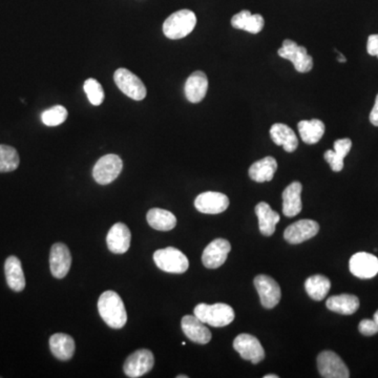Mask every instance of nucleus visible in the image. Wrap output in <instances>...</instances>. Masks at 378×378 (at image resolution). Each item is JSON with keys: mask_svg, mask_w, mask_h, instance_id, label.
Returning <instances> with one entry per match:
<instances>
[{"mask_svg": "<svg viewBox=\"0 0 378 378\" xmlns=\"http://www.w3.org/2000/svg\"><path fill=\"white\" fill-rule=\"evenodd\" d=\"M98 311L106 325L112 329H121L127 321L124 303L117 292L108 290L98 300Z\"/></svg>", "mask_w": 378, "mask_h": 378, "instance_id": "1", "label": "nucleus"}, {"mask_svg": "<svg viewBox=\"0 0 378 378\" xmlns=\"http://www.w3.org/2000/svg\"><path fill=\"white\" fill-rule=\"evenodd\" d=\"M197 24L196 14L191 10H180L171 14L164 24H163V33L167 38L177 41L191 34Z\"/></svg>", "mask_w": 378, "mask_h": 378, "instance_id": "2", "label": "nucleus"}, {"mask_svg": "<svg viewBox=\"0 0 378 378\" xmlns=\"http://www.w3.org/2000/svg\"><path fill=\"white\" fill-rule=\"evenodd\" d=\"M194 312L200 321L217 328L228 326L233 323L235 317L233 307L223 303L214 305L199 304L196 306Z\"/></svg>", "mask_w": 378, "mask_h": 378, "instance_id": "3", "label": "nucleus"}, {"mask_svg": "<svg viewBox=\"0 0 378 378\" xmlns=\"http://www.w3.org/2000/svg\"><path fill=\"white\" fill-rule=\"evenodd\" d=\"M157 267L168 273H184L189 267L187 256L175 247L163 248L154 254Z\"/></svg>", "mask_w": 378, "mask_h": 378, "instance_id": "4", "label": "nucleus"}, {"mask_svg": "<svg viewBox=\"0 0 378 378\" xmlns=\"http://www.w3.org/2000/svg\"><path fill=\"white\" fill-rule=\"evenodd\" d=\"M123 162L120 157L110 154L100 158L93 169V177L98 184L108 185L114 182L120 175Z\"/></svg>", "mask_w": 378, "mask_h": 378, "instance_id": "5", "label": "nucleus"}, {"mask_svg": "<svg viewBox=\"0 0 378 378\" xmlns=\"http://www.w3.org/2000/svg\"><path fill=\"white\" fill-rule=\"evenodd\" d=\"M277 54L279 57L291 61L298 73H308L312 70L313 59L307 52L306 48L300 47L290 39L283 41V47L277 51Z\"/></svg>", "mask_w": 378, "mask_h": 378, "instance_id": "6", "label": "nucleus"}, {"mask_svg": "<svg viewBox=\"0 0 378 378\" xmlns=\"http://www.w3.org/2000/svg\"><path fill=\"white\" fill-rule=\"evenodd\" d=\"M115 83L121 92L127 97L141 101L146 97L145 85L138 78L135 74L127 70V68H118L114 75Z\"/></svg>", "mask_w": 378, "mask_h": 378, "instance_id": "7", "label": "nucleus"}, {"mask_svg": "<svg viewBox=\"0 0 378 378\" xmlns=\"http://www.w3.org/2000/svg\"><path fill=\"white\" fill-rule=\"evenodd\" d=\"M317 368L321 377L348 378L350 377L348 368L340 356L332 351H324L317 357Z\"/></svg>", "mask_w": 378, "mask_h": 378, "instance_id": "8", "label": "nucleus"}, {"mask_svg": "<svg viewBox=\"0 0 378 378\" xmlns=\"http://www.w3.org/2000/svg\"><path fill=\"white\" fill-rule=\"evenodd\" d=\"M154 363V358L152 351L147 349H140L127 357L123 370L129 377H141L152 371Z\"/></svg>", "mask_w": 378, "mask_h": 378, "instance_id": "9", "label": "nucleus"}, {"mask_svg": "<svg viewBox=\"0 0 378 378\" xmlns=\"http://www.w3.org/2000/svg\"><path fill=\"white\" fill-rule=\"evenodd\" d=\"M233 348L245 361L252 363H261L265 358V351L260 340L252 334H240L233 340Z\"/></svg>", "mask_w": 378, "mask_h": 378, "instance_id": "10", "label": "nucleus"}, {"mask_svg": "<svg viewBox=\"0 0 378 378\" xmlns=\"http://www.w3.org/2000/svg\"><path fill=\"white\" fill-rule=\"evenodd\" d=\"M254 287L260 296L261 304L266 309H272L281 300L279 284L268 275H260L254 279Z\"/></svg>", "mask_w": 378, "mask_h": 378, "instance_id": "11", "label": "nucleus"}, {"mask_svg": "<svg viewBox=\"0 0 378 378\" xmlns=\"http://www.w3.org/2000/svg\"><path fill=\"white\" fill-rule=\"evenodd\" d=\"M351 273L361 279H369L378 273V259L368 252H358L350 259Z\"/></svg>", "mask_w": 378, "mask_h": 378, "instance_id": "12", "label": "nucleus"}, {"mask_svg": "<svg viewBox=\"0 0 378 378\" xmlns=\"http://www.w3.org/2000/svg\"><path fill=\"white\" fill-rule=\"evenodd\" d=\"M195 206L198 212L202 214H222L228 208L229 199L224 194L206 191L196 198Z\"/></svg>", "mask_w": 378, "mask_h": 378, "instance_id": "13", "label": "nucleus"}, {"mask_svg": "<svg viewBox=\"0 0 378 378\" xmlns=\"http://www.w3.org/2000/svg\"><path fill=\"white\" fill-rule=\"evenodd\" d=\"M231 250V245L227 240L216 239L204 249L202 262L206 268L217 269L226 262Z\"/></svg>", "mask_w": 378, "mask_h": 378, "instance_id": "14", "label": "nucleus"}, {"mask_svg": "<svg viewBox=\"0 0 378 378\" xmlns=\"http://www.w3.org/2000/svg\"><path fill=\"white\" fill-rule=\"evenodd\" d=\"M319 231V223L312 220H300L286 228L284 231V238L288 243L296 245L312 239Z\"/></svg>", "mask_w": 378, "mask_h": 378, "instance_id": "15", "label": "nucleus"}, {"mask_svg": "<svg viewBox=\"0 0 378 378\" xmlns=\"http://www.w3.org/2000/svg\"><path fill=\"white\" fill-rule=\"evenodd\" d=\"M71 265H72V254L68 246L62 243L54 244L50 254L52 275L56 279H64L70 271Z\"/></svg>", "mask_w": 378, "mask_h": 378, "instance_id": "16", "label": "nucleus"}, {"mask_svg": "<svg viewBox=\"0 0 378 378\" xmlns=\"http://www.w3.org/2000/svg\"><path fill=\"white\" fill-rule=\"evenodd\" d=\"M181 326L184 334L191 342L205 344L212 340V332L196 315H185L182 319Z\"/></svg>", "mask_w": 378, "mask_h": 378, "instance_id": "17", "label": "nucleus"}, {"mask_svg": "<svg viewBox=\"0 0 378 378\" xmlns=\"http://www.w3.org/2000/svg\"><path fill=\"white\" fill-rule=\"evenodd\" d=\"M131 233L129 227L123 223H116L110 229L106 238L108 249L116 254H123L127 252L131 246Z\"/></svg>", "mask_w": 378, "mask_h": 378, "instance_id": "18", "label": "nucleus"}, {"mask_svg": "<svg viewBox=\"0 0 378 378\" xmlns=\"http://www.w3.org/2000/svg\"><path fill=\"white\" fill-rule=\"evenodd\" d=\"M208 89V79L201 71L193 73L186 81L184 92L186 99L191 103H199L205 98Z\"/></svg>", "mask_w": 378, "mask_h": 378, "instance_id": "19", "label": "nucleus"}, {"mask_svg": "<svg viewBox=\"0 0 378 378\" xmlns=\"http://www.w3.org/2000/svg\"><path fill=\"white\" fill-rule=\"evenodd\" d=\"M302 183L296 181L288 185L283 191V214L288 218L298 216L302 212Z\"/></svg>", "mask_w": 378, "mask_h": 378, "instance_id": "20", "label": "nucleus"}, {"mask_svg": "<svg viewBox=\"0 0 378 378\" xmlns=\"http://www.w3.org/2000/svg\"><path fill=\"white\" fill-rule=\"evenodd\" d=\"M5 273L8 285L13 291L20 292L26 288V277L20 259L9 256L6 260Z\"/></svg>", "mask_w": 378, "mask_h": 378, "instance_id": "21", "label": "nucleus"}, {"mask_svg": "<svg viewBox=\"0 0 378 378\" xmlns=\"http://www.w3.org/2000/svg\"><path fill=\"white\" fill-rule=\"evenodd\" d=\"M50 348L56 358L60 361H70L75 354L74 338L64 333H56L50 338Z\"/></svg>", "mask_w": 378, "mask_h": 378, "instance_id": "22", "label": "nucleus"}, {"mask_svg": "<svg viewBox=\"0 0 378 378\" xmlns=\"http://www.w3.org/2000/svg\"><path fill=\"white\" fill-rule=\"evenodd\" d=\"M265 20L260 14H252L247 10H243L235 14L231 20V26L238 30L246 31L252 34H259L264 28Z\"/></svg>", "mask_w": 378, "mask_h": 378, "instance_id": "23", "label": "nucleus"}, {"mask_svg": "<svg viewBox=\"0 0 378 378\" xmlns=\"http://www.w3.org/2000/svg\"><path fill=\"white\" fill-rule=\"evenodd\" d=\"M270 136L272 141L277 145L283 146L287 152H293L298 148V137L288 125L275 123L271 126Z\"/></svg>", "mask_w": 378, "mask_h": 378, "instance_id": "24", "label": "nucleus"}, {"mask_svg": "<svg viewBox=\"0 0 378 378\" xmlns=\"http://www.w3.org/2000/svg\"><path fill=\"white\" fill-rule=\"evenodd\" d=\"M256 215L259 219V228L265 237L275 233V226L279 221V215L271 210L269 204L261 202L256 206Z\"/></svg>", "mask_w": 378, "mask_h": 378, "instance_id": "25", "label": "nucleus"}, {"mask_svg": "<svg viewBox=\"0 0 378 378\" xmlns=\"http://www.w3.org/2000/svg\"><path fill=\"white\" fill-rule=\"evenodd\" d=\"M329 310L342 315H351L356 312L359 308V300L352 294H340L330 296L326 302Z\"/></svg>", "mask_w": 378, "mask_h": 378, "instance_id": "26", "label": "nucleus"}, {"mask_svg": "<svg viewBox=\"0 0 378 378\" xmlns=\"http://www.w3.org/2000/svg\"><path fill=\"white\" fill-rule=\"evenodd\" d=\"M277 170V160L273 157H265L264 159L256 161L250 166L249 177L258 183L269 182L273 179Z\"/></svg>", "mask_w": 378, "mask_h": 378, "instance_id": "27", "label": "nucleus"}, {"mask_svg": "<svg viewBox=\"0 0 378 378\" xmlns=\"http://www.w3.org/2000/svg\"><path fill=\"white\" fill-rule=\"evenodd\" d=\"M298 129L303 142L312 145L319 142V140L323 138L326 127L323 121L312 119V120L300 121L298 122Z\"/></svg>", "mask_w": 378, "mask_h": 378, "instance_id": "28", "label": "nucleus"}, {"mask_svg": "<svg viewBox=\"0 0 378 378\" xmlns=\"http://www.w3.org/2000/svg\"><path fill=\"white\" fill-rule=\"evenodd\" d=\"M148 224L150 227L160 231H169L175 228L177 225V218L175 215L171 214L168 210H161V208H152L147 212Z\"/></svg>", "mask_w": 378, "mask_h": 378, "instance_id": "29", "label": "nucleus"}, {"mask_svg": "<svg viewBox=\"0 0 378 378\" xmlns=\"http://www.w3.org/2000/svg\"><path fill=\"white\" fill-rule=\"evenodd\" d=\"M331 283L328 277L321 275H312L305 282L307 293L314 300H323L329 293Z\"/></svg>", "mask_w": 378, "mask_h": 378, "instance_id": "30", "label": "nucleus"}, {"mask_svg": "<svg viewBox=\"0 0 378 378\" xmlns=\"http://www.w3.org/2000/svg\"><path fill=\"white\" fill-rule=\"evenodd\" d=\"M20 154L15 148L0 144V173H11L20 166Z\"/></svg>", "mask_w": 378, "mask_h": 378, "instance_id": "31", "label": "nucleus"}, {"mask_svg": "<svg viewBox=\"0 0 378 378\" xmlns=\"http://www.w3.org/2000/svg\"><path fill=\"white\" fill-rule=\"evenodd\" d=\"M68 110L64 106H56L45 110L41 115V120L47 126H58L68 118Z\"/></svg>", "mask_w": 378, "mask_h": 378, "instance_id": "32", "label": "nucleus"}, {"mask_svg": "<svg viewBox=\"0 0 378 378\" xmlns=\"http://www.w3.org/2000/svg\"><path fill=\"white\" fill-rule=\"evenodd\" d=\"M83 89H85V92L87 93L89 102L93 106H101L104 100L103 87H102V85L96 79H87L85 82V85H83Z\"/></svg>", "mask_w": 378, "mask_h": 378, "instance_id": "33", "label": "nucleus"}, {"mask_svg": "<svg viewBox=\"0 0 378 378\" xmlns=\"http://www.w3.org/2000/svg\"><path fill=\"white\" fill-rule=\"evenodd\" d=\"M351 147H352V141L348 138H344V139L336 140L334 142V152H335L336 156L338 158L342 159L344 160L346 158L347 154L350 152Z\"/></svg>", "mask_w": 378, "mask_h": 378, "instance_id": "34", "label": "nucleus"}, {"mask_svg": "<svg viewBox=\"0 0 378 378\" xmlns=\"http://www.w3.org/2000/svg\"><path fill=\"white\" fill-rule=\"evenodd\" d=\"M324 158L329 163L332 170L335 171V173H340V171L342 170V168H344V160L338 158V157L334 154V150H327V152H325V154H324Z\"/></svg>", "mask_w": 378, "mask_h": 378, "instance_id": "35", "label": "nucleus"}, {"mask_svg": "<svg viewBox=\"0 0 378 378\" xmlns=\"http://www.w3.org/2000/svg\"><path fill=\"white\" fill-rule=\"evenodd\" d=\"M358 330L363 335L372 336L377 333L378 326L373 319H363L359 323Z\"/></svg>", "mask_w": 378, "mask_h": 378, "instance_id": "36", "label": "nucleus"}, {"mask_svg": "<svg viewBox=\"0 0 378 378\" xmlns=\"http://www.w3.org/2000/svg\"><path fill=\"white\" fill-rule=\"evenodd\" d=\"M368 54L378 58V34L370 35L367 43Z\"/></svg>", "mask_w": 378, "mask_h": 378, "instance_id": "37", "label": "nucleus"}, {"mask_svg": "<svg viewBox=\"0 0 378 378\" xmlns=\"http://www.w3.org/2000/svg\"><path fill=\"white\" fill-rule=\"evenodd\" d=\"M370 122L374 126H378V94L376 96L375 104H374L373 108H372L371 112H370Z\"/></svg>", "mask_w": 378, "mask_h": 378, "instance_id": "38", "label": "nucleus"}, {"mask_svg": "<svg viewBox=\"0 0 378 378\" xmlns=\"http://www.w3.org/2000/svg\"><path fill=\"white\" fill-rule=\"evenodd\" d=\"M264 378H279V375H277V374H268V375H265Z\"/></svg>", "mask_w": 378, "mask_h": 378, "instance_id": "39", "label": "nucleus"}, {"mask_svg": "<svg viewBox=\"0 0 378 378\" xmlns=\"http://www.w3.org/2000/svg\"><path fill=\"white\" fill-rule=\"evenodd\" d=\"M373 321H375L376 325L378 326V310L376 311L375 314H374Z\"/></svg>", "mask_w": 378, "mask_h": 378, "instance_id": "40", "label": "nucleus"}, {"mask_svg": "<svg viewBox=\"0 0 378 378\" xmlns=\"http://www.w3.org/2000/svg\"><path fill=\"white\" fill-rule=\"evenodd\" d=\"M338 61L346 62V58H344V56L342 55V54H340V59H338Z\"/></svg>", "mask_w": 378, "mask_h": 378, "instance_id": "41", "label": "nucleus"}, {"mask_svg": "<svg viewBox=\"0 0 378 378\" xmlns=\"http://www.w3.org/2000/svg\"><path fill=\"white\" fill-rule=\"evenodd\" d=\"M187 375H177V378H187Z\"/></svg>", "mask_w": 378, "mask_h": 378, "instance_id": "42", "label": "nucleus"}]
</instances>
